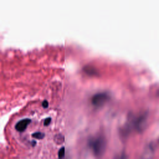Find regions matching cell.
Listing matches in <instances>:
<instances>
[{
  "instance_id": "cell-1",
  "label": "cell",
  "mask_w": 159,
  "mask_h": 159,
  "mask_svg": "<svg viewBox=\"0 0 159 159\" xmlns=\"http://www.w3.org/2000/svg\"><path fill=\"white\" fill-rule=\"evenodd\" d=\"M90 145L92 149L94 156L97 158H101L106 151V139L103 136H98V137L91 140Z\"/></svg>"
},
{
  "instance_id": "cell-2",
  "label": "cell",
  "mask_w": 159,
  "mask_h": 159,
  "mask_svg": "<svg viewBox=\"0 0 159 159\" xmlns=\"http://www.w3.org/2000/svg\"><path fill=\"white\" fill-rule=\"evenodd\" d=\"M133 118V127L135 129V131L139 133H141L147 126V116L146 113L141 115L136 119Z\"/></svg>"
},
{
  "instance_id": "cell-3",
  "label": "cell",
  "mask_w": 159,
  "mask_h": 159,
  "mask_svg": "<svg viewBox=\"0 0 159 159\" xmlns=\"http://www.w3.org/2000/svg\"><path fill=\"white\" fill-rule=\"evenodd\" d=\"M109 99V96L105 93H99L94 94L92 98L93 105L96 107H101Z\"/></svg>"
},
{
  "instance_id": "cell-4",
  "label": "cell",
  "mask_w": 159,
  "mask_h": 159,
  "mask_svg": "<svg viewBox=\"0 0 159 159\" xmlns=\"http://www.w3.org/2000/svg\"><path fill=\"white\" fill-rule=\"evenodd\" d=\"M31 121L30 119H23L21 120L16 124L15 128L16 131L19 132H24L26 128H28Z\"/></svg>"
},
{
  "instance_id": "cell-5",
  "label": "cell",
  "mask_w": 159,
  "mask_h": 159,
  "mask_svg": "<svg viewBox=\"0 0 159 159\" xmlns=\"http://www.w3.org/2000/svg\"><path fill=\"white\" fill-rule=\"evenodd\" d=\"M154 153V150L152 145L149 144L145 148L142 154V159H152Z\"/></svg>"
},
{
  "instance_id": "cell-6",
  "label": "cell",
  "mask_w": 159,
  "mask_h": 159,
  "mask_svg": "<svg viewBox=\"0 0 159 159\" xmlns=\"http://www.w3.org/2000/svg\"><path fill=\"white\" fill-rule=\"evenodd\" d=\"M54 141L57 144H61L64 142V137L60 134H57L54 137Z\"/></svg>"
},
{
  "instance_id": "cell-7",
  "label": "cell",
  "mask_w": 159,
  "mask_h": 159,
  "mask_svg": "<svg viewBox=\"0 0 159 159\" xmlns=\"http://www.w3.org/2000/svg\"><path fill=\"white\" fill-rule=\"evenodd\" d=\"M45 136V134L44 133H40V132H37V133H35L32 135V137L37 139H42Z\"/></svg>"
},
{
  "instance_id": "cell-8",
  "label": "cell",
  "mask_w": 159,
  "mask_h": 159,
  "mask_svg": "<svg viewBox=\"0 0 159 159\" xmlns=\"http://www.w3.org/2000/svg\"><path fill=\"white\" fill-rule=\"evenodd\" d=\"M65 147H62L60 150H59L58 151V159H62L63 158V157H64L65 156Z\"/></svg>"
},
{
  "instance_id": "cell-9",
  "label": "cell",
  "mask_w": 159,
  "mask_h": 159,
  "mask_svg": "<svg viewBox=\"0 0 159 159\" xmlns=\"http://www.w3.org/2000/svg\"><path fill=\"white\" fill-rule=\"evenodd\" d=\"M51 117L46 118V119H45V121L44 122V124L45 126H47L50 124V123H51Z\"/></svg>"
},
{
  "instance_id": "cell-10",
  "label": "cell",
  "mask_w": 159,
  "mask_h": 159,
  "mask_svg": "<svg viewBox=\"0 0 159 159\" xmlns=\"http://www.w3.org/2000/svg\"><path fill=\"white\" fill-rule=\"evenodd\" d=\"M42 106L44 108H47L49 106V103L47 101H44L42 103Z\"/></svg>"
}]
</instances>
